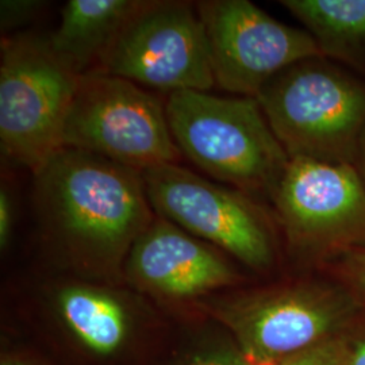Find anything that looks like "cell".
<instances>
[{
  "label": "cell",
  "instance_id": "cell-7",
  "mask_svg": "<svg viewBox=\"0 0 365 365\" xmlns=\"http://www.w3.org/2000/svg\"><path fill=\"white\" fill-rule=\"evenodd\" d=\"M78 81L48 38L31 33L1 38V156L34 173L58 150Z\"/></svg>",
  "mask_w": 365,
  "mask_h": 365
},
{
  "label": "cell",
  "instance_id": "cell-6",
  "mask_svg": "<svg viewBox=\"0 0 365 365\" xmlns=\"http://www.w3.org/2000/svg\"><path fill=\"white\" fill-rule=\"evenodd\" d=\"M269 205L288 256L304 272L365 248V185L354 165L289 158Z\"/></svg>",
  "mask_w": 365,
  "mask_h": 365
},
{
  "label": "cell",
  "instance_id": "cell-1",
  "mask_svg": "<svg viewBox=\"0 0 365 365\" xmlns=\"http://www.w3.org/2000/svg\"><path fill=\"white\" fill-rule=\"evenodd\" d=\"M33 205L43 229L81 274L115 279L155 220L141 170L60 148L34 173Z\"/></svg>",
  "mask_w": 365,
  "mask_h": 365
},
{
  "label": "cell",
  "instance_id": "cell-13",
  "mask_svg": "<svg viewBox=\"0 0 365 365\" xmlns=\"http://www.w3.org/2000/svg\"><path fill=\"white\" fill-rule=\"evenodd\" d=\"M138 4L140 0H68L48 41L78 75H87Z\"/></svg>",
  "mask_w": 365,
  "mask_h": 365
},
{
  "label": "cell",
  "instance_id": "cell-18",
  "mask_svg": "<svg viewBox=\"0 0 365 365\" xmlns=\"http://www.w3.org/2000/svg\"><path fill=\"white\" fill-rule=\"evenodd\" d=\"M345 349L348 365H365V309L341 333Z\"/></svg>",
  "mask_w": 365,
  "mask_h": 365
},
{
  "label": "cell",
  "instance_id": "cell-2",
  "mask_svg": "<svg viewBox=\"0 0 365 365\" xmlns=\"http://www.w3.org/2000/svg\"><path fill=\"white\" fill-rule=\"evenodd\" d=\"M196 304L226 327L253 365H276L341 334L363 306L322 272L207 297Z\"/></svg>",
  "mask_w": 365,
  "mask_h": 365
},
{
  "label": "cell",
  "instance_id": "cell-20",
  "mask_svg": "<svg viewBox=\"0 0 365 365\" xmlns=\"http://www.w3.org/2000/svg\"><path fill=\"white\" fill-rule=\"evenodd\" d=\"M14 218H15V202L13 192L7 182H1L0 187V248L9 247L13 235Z\"/></svg>",
  "mask_w": 365,
  "mask_h": 365
},
{
  "label": "cell",
  "instance_id": "cell-8",
  "mask_svg": "<svg viewBox=\"0 0 365 365\" xmlns=\"http://www.w3.org/2000/svg\"><path fill=\"white\" fill-rule=\"evenodd\" d=\"M167 101L130 80L87 73L66 115L61 148L105 157L141 170L179 164L170 134Z\"/></svg>",
  "mask_w": 365,
  "mask_h": 365
},
{
  "label": "cell",
  "instance_id": "cell-12",
  "mask_svg": "<svg viewBox=\"0 0 365 365\" xmlns=\"http://www.w3.org/2000/svg\"><path fill=\"white\" fill-rule=\"evenodd\" d=\"M49 298L63 325L87 351L113 356L128 342L134 314L126 294L106 284L69 280L53 286Z\"/></svg>",
  "mask_w": 365,
  "mask_h": 365
},
{
  "label": "cell",
  "instance_id": "cell-17",
  "mask_svg": "<svg viewBox=\"0 0 365 365\" xmlns=\"http://www.w3.org/2000/svg\"><path fill=\"white\" fill-rule=\"evenodd\" d=\"M48 3L41 0H1L0 30L1 38L16 34L18 29L27 26L38 18Z\"/></svg>",
  "mask_w": 365,
  "mask_h": 365
},
{
  "label": "cell",
  "instance_id": "cell-9",
  "mask_svg": "<svg viewBox=\"0 0 365 365\" xmlns=\"http://www.w3.org/2000/svg\"><path fill=\"white\" fill-rule=\"evenodd\" d=\"M90 73L126 78L168 95L211 91L215 80L196 3L140 0Z\"/></svg>",
  "mask_w": 365,
  "mask_h": 365
},
{
  "label": "cell",
  "instance_id": "cell-10",
  "mask_svg": "<svg viewBox=\"0 0 365 365\" xmlns=\"http://www.w3.org/2000/svg\"><path fill=\"white\" fill-rule=\"evenodd\" d=\"M196 7L215 86L235 96L256 98L288 66L322 56L309 31L276 21L249 0H202Z\"/></svg>",
  "mask_w": 365,
  "mask_h": 365
},
{
  "label": "cell",
  "instance_id": "cell-16",
  "mask_svg": "<svg viewBox=\"0 0 365 365\" xmlns=\"http://www.w3.org/2000/svg\"><path fill=\"white\" fill-rule=\"evenodd\" d=\"M276 365H348L344 339L339 334L325 339L289 356Z\"/></svg>",
  "mask_w": 365,
  "mask_h": 365
},
{
  "label": "cell",
  "instance_id": "cell-22",
  "mask_svg": "<svg viewBox=\"0 0 365 365\" xmlns=\"http://www.w3.org/2000/svg\"><path fill=\"white\" fill-rule=\"evenodd\" d=\"M0 365H33L30 363H27L26 360L24 359H19V357H15V356H4L1 359V363Z\"/></svg>",
  "mask_w": 365,
  "mask_h": 365
},
{
  "label": "cell",
  "instance_id": "cell-11",
  "mask_svg": "<svg viewBox=\"0 0 365 365\" xmlns=\"http://www.w3.org/2000/svg\"><path fill=\"white\" fill-rule=\"evenodd\" d=\"M122 276L138 291L173 302H197L245 282L222 250L158 215L133 244Z\"/></svg>",
  "mask_w": 365,
  "mask_h": 365
},
{
  "label": "cell",
  "instance_id": "cell-3",
  "mask_svg": "<svg viewBox=\"0 0 365 365\" xmlns=\"http://www.w3.org/2000/svg\"><path fill=\"white\" fill-rule=\"evenodd\" d=\"M165 101L182 157L214 182L269 203L289 157L256 98L178 91Z\"/></svg>",
  "mask_w": 365,
  "mask_h": 365
},
{
  "label": "cell",
  "instance_id": "cell-19",
  "mask_svg": "<svg viewBox=\"0 0 365 365\" xmlns=\"http://www.w3.org/2000/svg\"><path fill=\"white\" fill-rule=\"evenodd\" d=\"M182 365H253L238 348H212L194 354Z\"/></svg>",
  "mask_w": 365,
  "mask_h": 365
},
{
  "label": "cell",
  "instance_id": "cell-5",
  "mask_svg": "<svg viewBox=\"0 0 365 365\" xmlns=\"http://www.w3.org/2000/svg\"><path fill=\"white\" fill-rule=\"evenodd\" d=\"M155 214L211 244L249 269L272 272L280 259V230L269 203L180 164L143 172Z\"/></svg>",
  "mask_w": 365,
  "mask_h": 365
},
{
  "label": "cell",
  "instance_id": "cell-15",
  "mask_svg": "<svg viewBox=\"0 0 365 365\" xmlns=\"http://www.w3.org/2000/svg\"><path fill=\"white\" fill-rule=\"evenodd\" d=\"M318 272L337 280L365 309V248L339 255L321 267Z\"/></svg>",
  "mask_w": 365,
  "mask_h": 365
},
{
  "label": "cell",
  "instance_id": "cell-4",
  "mask_svg": "<svg viewBox=\"0 0 365 365\" xmlns=\"http://www.w3.org/2000/svg\"><path fill=\"white\" fill-rule=\"evenodd\" d=\"M256 99L289 158L354 165L365 129V78L314 56L277 73Z\"/></svg>",
  "mask_w": 365,
  "mask_h": 365
},
{
  "label": "cell",
  "instance_id": "cell-21",
  "mask_svg": "<svg viewBox=\"0 0 365 365\" xmlns=\"http://www.w3.org/2000/svg\"><path fill=\"white\" fill-rule=\"evenodd\" d=\"M354 167H356V170L359 172V175H360V178H361V180H363L365 185V129L363 134H361V138H360Z\"/></svg>",
  "mask_w": 365,
  "mask_h": 365
},
{
  "label": "cell",
  "instance_id": "cell-14",
  "mask_svg": "<svg viewBox=\"0 0 365 365\" xmlns=\"http://www.w3.org/2000/svg\"><path fill=\"white\" fill-rule=\"evenodd\" d=\"M324 57L365 78V0H282Z\"/></svg>",
  "mask_w": 365,
  "mask_h": 365
}]
</instances>
